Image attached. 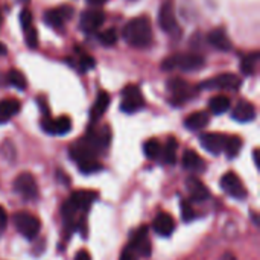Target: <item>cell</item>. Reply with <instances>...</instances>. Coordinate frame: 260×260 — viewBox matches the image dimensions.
I'll use <instances>...</instances> for the list:
<instances>
[{
	"mask_svg": "<svg viewBox=\"0 0 260 260\" xmlns=\"http://www.w3.org/2000/svg\"><path fill=\"white\" fill-rule=\"evenodd\" d=\"M125 41L137 49H145L152 43V26L151 20L146 15H140L133 18L123 29Z\"/></svg>",
	"mask_w": 260,
	"mask_h": 260,
	"instance_id": "obj_1",
	"label": "cell"
},
{
	"mask_svg": "<svg viewBox=\"0 0 260 260\" xmlns=\"http://www.w3.org/2000/svg\"><path fill=\"white\" fill-rule=\"evenodd\" d=\"M204 66V58L197 53H175L168 56L161 62L163 70H174L181 69L184 72H193Z\"/></svg>",
	"mask_w": 260,
	"mask_h": 260,
	"instance_id": "obj_2",
	"label": "cell"
},
{
	"mask_svg": "<svg viewBox=\"0 0 260 260\" xmlns=\"http://www.w3.org/2000/svg\"><path fill=\"white\" fill-rule=\"evenodd\" d=\"M12 222H14L17 232L20 235H23L26 239H34L40 233L41 222L35 215H32L29 212H17L12 216Z\"/></svg>",
	"mask_w": 260,
	"mask_h": 260,
	"instance_id": "obj_3",
	"label": "cell"
},
{
	"mask_svg": "<svg viewBox=\"0 0 260 260\" xmlns=\"http://www.w3.org/2000/svg\"><path fill=\"white\" fill-rule=\"evenodd\" d=\"M242 81L238 75L235 73H222L218 75L212 79H207L204 82L200 84L198 88H204V90H212V88H218V90H230L235 91L241 87Z\"/></svg>",
	"mask_w": 260,
	"mask_h": 260,
	"instance_id": "obj_4",
	"label": "cell"
},
{
	"mask_svg": "<svg viewBox=\"0 0 260 260\" xmlns=\"http://www.w3.org/2000/svg\"><path fill=\"white\" fill-rule=\"evenodd\" d=\"M145 105V99L142 96V91L137 85H126L122 90V104L120 110L123 113H136Z\"/></svg>",
	"mask_w": 260,
	"mask_h": 260,
	"instance_id": "obj_5",
	"label": "cell"
},
{
	"mask_svg": "<svg viewBox=\"0 0 260 260\" xmlns=\"http://www.w3.org/2000/svg\"><path fill=\"white\" fill-rule=\"evenodd\" d=\"M168 90H169V93L172 96V104H177V105L189 101L195 94L193 87L187 81H184L181 78L169 79L168 81Z\"/></svg>",
	"mask_w": 260,
	"mask_h": 260,
	"instance_id": "obj_6",
	"label": "cell"
},
{
	"mask_svg": "<svg viewBox=\"0 0 260 260\" xmlns=\"http://www.w3.org/2000/svg\"><path fill=\"white\" fill-rule=\"evenodd\" d=\"M14 190L24 200H35L38 197V186L32 174L23 172L14 180Z\"/></svg>",
	"mask_w": 260,
	"mask_h": 260,
	"instance_id": "obj_7",
	"label": "cell"
},
{
	"mask_svg": "<svg viewBox=\"0 0 260 260\" xmlns=\"http://www.w3.org/2000/svg\"><path fill=\"white\" fill-rule=\"evenodd\" d=\"M158 24H160V27H161L165 32H168V34L175 32V29L178 27L174 0H165V2L161 3L160 12H158Z\"/></svg>",
	"mask_w": 260,
	"mask_h": 260,
	"instance_id": "obj_8",
	"label": "cell"
},
{
	"mask_svg": "<svg viewBox=\"0 0 260 260\" xmlns=\"http://www.w3.org/2000/svg\"><path fill=\"white\" fill-rule=\"evenodd\" d=\"M219 184H221V189L224 192H227L230 197H233L236 200H244L247 197V190H245L241 178L236 174H233V172H227L221 178Z\"/></svg>",
	"mask_w": 260,
	"mask_h": 260,
	"instance_id": "obj_9",
	"label": "cell"
},
{
	"mask_svg": "<svg viewBox=\"0 0 260 260\" xmlns=\"http://www.w3.org/2000/svg\"><path fill=\"white\" fill-rule=\"evenodd\" d=\"M128 248L134 254H139V256H143V257H149L151 256L152 248H151V241L148 238V227H140L134 233Z\"/></svg>",
	"mask_w": 260,
	"mask_h": 260,
	"instance_id": "obj_10",
	"label": "cell"
},
{
	"mask_svg": "<svg viewBox=\"0 0 260 260\" xmlns=\"http://www.w3.org/2000/svg\"><path fill=\"white\" fill-rule=\"evenodd\" d=\"M105 21V14L101 9H87L81 15V29L87 34L96 32Z\"/></svg>",
	"mask_w": 260,
	"mask_h": 260,
	"instance_id": "obj_11",
	"label": "cell"
},
{
	"mask_svg": "<svg viewBox=\"0 0 260 260\" xmlns=\"http://www.w3.org/2000/svg\"><path fill=\"white\" fill-rule=\"evenodd\" d=\"M73 15V8L72 6H59V8H55V9H49L46 14H44V21L53 27V29H61L64 21L69 20L70 17Z\"/></svg>",
	"mask_w": 260,
	"mask_h": 260,
	"instance_id": "obj_12",
	"label": "cell"
},
{
	"mask_svg": "<svg viewBox=\"0 0 260 260\" xmlns=\"http://www.w3.org/2000/svg\"><path fill=\"white\" fill-rule=\"evenodd\" d=\"M225 140H227V136L219 134V133H206L200 137L203 148L213 155H219L221 152H224Z\"/></svg>",
	"mask_w": 260,
	"mask_h": 260,
	"instance_id": "obj_13",
	"label": "cell"
},
{
	"mask_svg": "<svg viewBox=\"0 0 260 260\" xmlns=\"http://www.w3.org/2000/svg\"><path fill=\"white\" fill-rule=\"evenodd\" d=\"M98 200V193L91 190H76L72 193L69 204L76 210V212H85L90 209V206Z\"/></svg>",
	"mask_w": 260,
	"mask_h": 260,
	"instance_id": "obj_14",
	"label": "cell"
},
{
	"mask_svg": "<svg viewBox=\"0 0 260 260\" xmlns=\"http://www.w3.org/2000/svg\"><path fill=\"white\" fill-rule=\"evenodd\" d=\"M41 128L47 134H55V136H62L67 134L72 129V120L67 116H61L56 119H44L41 123Z\"/></svg>",
	"mask_w": 260,
	"mask_h": 260,
	"instance_id": "obj_15",
	"label": "cell"
},
{
	"mask_svg": "<svg viewBox=\"0 0 260 260\" xmlns=\"http://www.w3.org/2000/svg\"><path fill=\"white\" fill-rule=\"evenodd\" d=\"M152 229L157 235L163 236V238H168L174 233L175 230V221L174 218L166 213V212H161L155 216L154 222H152Z\"/></svg>",
	"mask_w": 260,
	"mask_h": 260,
	"instance_id": "obj_16",
	"label": "cell"
},
{
	"mask_svg": "<svg viewBox=\"0 0 260 260\" xmlns=\"http://www.w3.org/2000/svg\"><path fill=\"white\" fill-rule=\"evenodd\" d=\"M186 186H187V190H189V195L193 201L197 203H204L210 198V192L209 189L206 187V184L203 181H200L198 178L195 177H190L187 178L186 181Z\"/></svg>",
	"mask_w": 260,
	"mask_h": 260,
	"instance_id": "obj_17",
	"label": "cell"
},
{
	"mask_svg": "<svg viewBox=\"0 0 260 260\" xmlns=\"http://www.w3.org/2000/svg\"><path fill=\"white\" fill-rule=\"evenodd\" d=\"M232 116L238 122H251L256 119V107L248 101H241L235 107Z\"/></svg>",
	"mask_w": 260,
	"mask_h": 260,
	"instance_id": "obj_18",
	"label": "cell"
},
{
	"mask_svg": "<svg viewBox=\"0 0 260 260\" xmlns=\"http://www.w3.org/2000/svg\"><path fill=\"white\" fill-rule=\"evenodd\" d=\"M207 38H209V43L213 47H216L218 50L227 52V50L232 49V41H230V38L227 37V32L222 27H216V29L210 30Z\"/></svg>",
	"mask_w": 260,
	"mask_h": 260,
	"instance_id": "obj_19",
	"label": "cell"
},
{
	"mask_svg": "<svg viewBox=\"0 0 260 260\" xmlns=\"http://www.w3.org/2000/svg\"><path fill=\"white\" fill-rule=\"evenodd\" d=\"M108 105H110V94L107 91H99L98 93V98H96V101L93 104V108L90 111L91 122H98L105 114Z\"/></svg>",
	"mask_w": 260,
	"mask_h": 260,
	"instance_id": "obj_20",
	"label": "cell"
},
{
	"mask_svg": "<svg viewBox=\"0 0 260 260\" xmlns=\"http://www.w3.org/2000/svg\"><path fill=\"white\" fill-rule=\"evenodd\" d=\"M20 108H21V104L17 99L9 98V99L0 101V123H5L11 117H14L20 111Z\"/></svg>",
	"mask_w": 260,
	"mask_h": 260,
	"instance_id": "obj_21",
	"label": "cell"
},
{
	"mask_svg": "<svg viewBox=\"0 0 260 260\" xmlns=\"http://www.w3.org/2000/svg\"><path fill=\"white\" fill-rule=\"evenodd\" d=\"M210 122V116L206 111H195L192 113L186 120H184V126L190 131H200L204 126H207Z\"/></svg>",
	"mask_w": 260,
	"mask_h": 260,
	"instance_id": "obj_22",
	"label": "cell"
},
{
	"mask_svg": "<svg viewBox=\"0 0 260 260\" xmlns=\"http://www.w3.org/2000/svg\"><path fill=\"white\" fill-rule=\"evenodd\" d=\"M183 166H184V169L192 171V172H203L206 169L204 160L192 149H187L183 154Z\"/></svg>",
	"mask_w": 260,
	"mask_h": 260,
	"instance_id": "obj_23",
	"label": "cell"
},
{
	"mask_svg": "<svg viewBox=\"0 0 260 260\" xmlns=\"http://www.w3.org/2000/svg\"><path fill=\"white\" fill-rule=\"evenodd\" d=\"M232 102L229 99V96H224V94H218V96H213L210 101H209V108L213 114H222L225 113L229 108H230Z\"/></svg>",
	"mask_w": 260,
	"mask_h": 260,
	"instance_id": "obj_24",
	"label": "cell"
},
{
	"mask_svg": "<svg viewBox=\"0 0 260 260\" xmlns=\"http://www.w3.org/2000/svg\"><path fill=\"white\" fill-rule=\"evenodd\" d=\"M177 149H178V143L174 137H171L165 148H163V160L166 165H175L177 161Z\"/></svg>",
	"mask_w": 260,
	"mask_h": 260,
	"instance_id": "obj_25",
	"label": "cell"
},
{
	"mask_svg": "<svg viewBox=\"0 0 260 260\" xmlns=\"http://www.w3.org/2000/svg\"><path fill=\"white\" fill-rule=\"evenodd\" d=\"M257 61H259V52H253L244 56L241 62V70L244 72V75H253L256 70Z\"/></svg>",
	"mask_w": 260,
	"mask_h": 260,
	"instance_id": "obj_26",
	"label": "cell"
},
{
	"mask_svg": "<svg viewBox=\"0 0 260 260\" xmlns=\"http://www.w3.org/2000/svg\"><path fill=\"white\" fill-rule=\"evenodd\" d=\"M241 148H242V140H241V137H238V136L227 137L225 146H224V152H225L230 158L236 157V155L239 154Z\"/></svg>",
	"mask_w": 260,
	"mask_h": 260,
	"instance_id": "obj_27",
	"label": "cell"
},
{
	"mask_svg": "<svg viewBox=\"0 0 260 260\" xmlns=\"http://www.w3.org/2000/svg\"><path fill=\"white\" fill-rule=\"evenodd\" d=\"M143 151H145V155H146L148 158L155 160V158H158L160 154H161V145H160L158 140L151 139V140H148V142L143 145Z\"/></svg>",
	"mask_w": 260,
	"mask_h": 260,
	"instance_id": "obj_28",
	"label": "cell"
},
{
	"mask_svg": "<svg viewBox=\"0 0 260 260\" xmlns=\"http://www.w3.org/2000/svg\"><path fill=\"white\" fill-rule=\"evenodd\" d=\"M8 79H9V82L15 87V88H18V90H24L26 88V78H24V75L20 72V70H11L9 72V75H8Z\"/></svg>",
	"mask_w": 260,
	"mask_h": 260,
	"instance_id": "obj_29",
	"label": "cell"
},
{
	"mask_svg": "<svg viewBox=\"0 0 260 260\" xmlns=\"http://www.w3.org/2000/svg\"><path fill=\"white\" fill-rule=\"evenodd\" d=\"M78 168L82 174H93L102 169V165L96 160V158H90V160H84L81 163H78Z\"/></svg>",
	"mask_w": 260,
	"mask_h": 260,
	"instance_id": "obj_30",
	"label": "cell"
},
{
	"mask_svg": "<svg viewBox=\"0 0 260 260\" xmlns=\"http://www.w3.org/2000/svg\"><path fill=\"white\" fill-rule=\"evenodd\" d=\"M99 41L104 46H113V44H116V41H117V32H116V29L110 27V29L102 30L99 34Z\"/></svg>",
	"mask_w": 260,
	"mask_h": 260,
	"instance_id": "obj_31",
	"label": "cell"
},
{
	"mask_svg": "<svg viewBox=\"0 0 260 260\" xmlns=\"http://www.w3.org/2000/svg\"><path fill=\"white\" fill-rule=\"evenodd\" d=\"M24 41H26V46L30 47V49H35L38 46V37H37V29L34 26L27 27L24 30Z\"/></svg>",
	"mask_w": 260,
	"mask_h": 260,
	"instance_id": "obj_32",
	"label": "cell"
},
{
	"mask_svg": "<svg viewBox=\"0 0 260 260\" xmlns=\"http://www.w3.org/2000/svg\"><path fill=\"white\" fill-rule=\"evenodd\" d=\"M20 23H21V27L23 30H26L27 27L34 26V17H32V12L29 9H23L21 14H20Z\"/></svg>",
	"mask_w": 260,
	"mask_h": 260,
	"instance_id": "obj_33",
	"label": "cell"
},
{
	"mask_svg": "<svg viewBox=\"0 0 260 260\" xmlns=\"http://www.w3.org/2000/svg\"><path fill=\"white\" fill-rule=\"evenodd\" d=\"M181 216H183V219L186 221V222H190L192 219H195V212H193V209L184 201V203H181Z\"/></svg>",
	"mask_w": 260,
	"mask_h": 260,
	"instance_id": "obj_34",
	"label": "cell"
},
{
	"mask_svg": "<svg viewBox=\"0 0 260 260\" xmlns=\"http://www.w3.org/2000/svg\"><path fill=\"white\" fill-rule=\"evenodd\" d=\"M79 64H81V69L82 70H90L94 67V59L88 55H82L81 59H79Z\"/></svg>",
	"mask_w": 260,
	"mask_h": 260,
	"instance_id": "obj_35",
	"label": "cell"
},
{
	"mask_svg": "<svg viewBox=\"0 0 260 260\" xmlns=\"http://www.w3.org/2000/svg\"><path fill=\"white\" fill-rule=\"evenodd\" d=\"M6 224H8V215H6L5 209L0 206V232H3L6 229Z\"/></svg>",
	"mask_w": 260,
	"mask_h": 260,
	"instance_id": "obj_36",
	"label": "cell"
},
{
	"mask_svg": "<svg viewBox=\"0 0 260 260\" xmlns=\"http://www.w3.org/2000/svg\"><path fill=\"white\" fill-rule=\"evenodd\" d=\"M120 260H136V254L126 247V250L122 253V256H120Z\"/></svg>",
	"mask_w": 260,
	"mask_h": 260,
	"instance_id": "obj_37",
	"label": "cell"
},
{
	"mask_svg": "<svg viewBox=\"0 0 260 260\" xmlns=\"http://www.w3.org/2000/svg\"><path fill=\"white\" fill-rule=\"evenodd\" d=\"M75 260H90V254L85 250L78 251V254L75 256Z\"/></svg>",
	"mask_w": 260,
	"mask_h": 260,
	"instance_id": "obj_38",
	"label": "cell"
},
{
	"mask_svg": "<svg viewBox=\"0 0 260 260\" xmlns=\"http://www.w3.org/2000/svg\"><path fill=\"white\" fill-rule=\"evenodd\" d=\"M218 260H238V259H236V256H235V254H232V253H224L222 256H219V259Z\"/></svg>",
	"mask_w": 260,
	"mask_h": 260,
	"instance_id": "obj_39",
	"label": "cell"
},
{
	"mask_svg": "<svg viewBox=\"0 0 260 260\" xmlns=\"http://www.w3.org/2000/svg\"><path fill=\"white\" fill-rule=\"evenodd\" d=\"M108 0H87V3H90V5H93V6H101V5H104V3H107Z\"/></svg>",
	"mask_w": 260,
	"mask_h": 260,
	"instance_id": "obj_40",
	"label": "cell"
},
{
	"mask_svg": "<svg viewBox=\"0 0 260 260\" xmlns=\"http://www.w3.org/2000/svg\"><path fill=\"white\" fill-rule=\"evenodd\" d=\"M253 158H254V163H256V166H259V149H254V152H253Z\"/></svg>",
	"mask_w": 260,
	"mask_h": 260,
	"instance_id": "obj_41",
	"label": "cell"
},
{
	"mask_svg": "<svg viewBox=\"0 0 260 260\" xmlns=\"http://www.w3.org/2000/svg\"><path fill=\"white\" fill-rule=\"evenodd\" d=\"M6 52H8L6 46H5L3 43H0V56H2V55H6Z\"/></svg>",
	"mask_w": 260,
	"mask_h": 260,
	"instance_id": "obj_42",
	"label": "cell"
},
{
	"mask_svg": "<svg viewBox=\"0 0 260 260\" xmlns=\"http://www.w3.org/2000/svg\"><path fill=\"white\" fill-rule=\"evenodd\" d=\"M0 23H2V15H0Z\"/></svg>",
	"mask_w": 260,
	"mask_h": 260,
	"instance_id": "obj_43",
	"label": "cell"
},
{
	"mask_svg": "<svg viewBox=\"0 0 260 260\" xmlns=\"http://www.w3.org/2000/svg\"><path fill=\"white\" fill-rule=\"evenodd\" d=\"M20 2H26V0H20Z\"/></svg>",
	"mask_w": 260,
	"mask_h": 260,
	"instance_id": "obj_44",
	"label": "cell"
}]
</instances>
